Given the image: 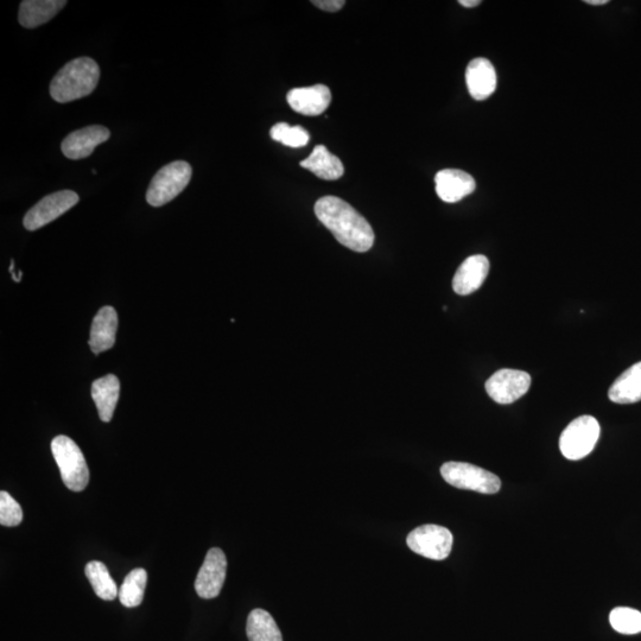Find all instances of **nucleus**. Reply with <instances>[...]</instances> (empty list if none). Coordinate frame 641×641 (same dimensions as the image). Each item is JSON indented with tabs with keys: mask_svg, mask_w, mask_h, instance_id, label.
<instances>
[{
	"mask_svg": "<svg viewBox=\"0 0 641 641\" xmlns=\"http://www.w3.org/2000/svg\"><path fill=\"white\" fill-rule=\"evenodd\" d=\"M585 3L588 4V5L596 6V5H606L609 2H608V0H586Z\"/></svg>",
	"mask_w": 641,
	"mask_h": 641,
	"instance_id": "obj_29",
	"label": "nucleus"
},
{
	"mask_svg": "<svg viewBox=\"0 0 641 641\" xmlns=\"http://www.w3.org/2000/svg\"><path fill=\"white\" fill-rule=\"evenodd\" d=\"M459 3L463 6V8H468V9L475 8V6H478L481 4L480 0H460Z\"/></svg>",
	"mask_w": 641,
	"mask_h": 641,
	"instance_id": "obj_28",
	"label": "nucleus"
},
{
	"mask_svg": "<svg viewBox=\"0 0 641 641\" xmlns=\"http://www.w3.org/2000/svg\"><path fill=\"white\" fill-rule=\"evenodd\" d=\"M110 137L111 132L105 126H87L68 135L61 144V150L69 160H82L91 156L95 148L109 141Z\"/></svg>",
	"mask_w": 641,
	"mask_h": 641,
	"instance_id": "obj_11",
	"label": "nucleus"
},
{
	"mask_svg": "<svg viewBox=\"0 0 641 641\" xmlns=\"http://www.w3.org/2000/svg\"><path fill=\"white\" fill-rule=\"evenodd\" d=\"M65 0H24L19 6V23L27 29H35L52 21L65 8Z\"/></svg>",
	"mask_w": 641,
	"mask_h": 641,
	"instance_id": "obj_17",
	"label": "nucleus"
},
{
	"mask_svg": "<svg viewBox=\"0 0 641 641\" xmlns=\"http://www.w3.org/2000/svg\"><path fill=\"white\" fill-rule=\"evenodd\" d=\"M466 84L473 99L482 101L490 98L497 88V73L492 63L481 57L469 62Z\"/></svg>",
	"mask_w": 641,
	"mask_h": 641,
	"instance_id": "obj_15",
	"label": "nucleus"
},
{
	"mask_svg": "<svg viewBox=\"0 0 641 641\" xmlns=\"http://www.w3.org/2000/svg\"><path fill=\"white\" fill-rule=\"evenodd\" d=\"M193 170L186 161H176L165 165L152 179L147 201L152 207L167 205L187 188Z\"/></svg>",
	"mask_w": 641,
	"mask_h": 641,
	"instance_id": "obj_4",
	"label": "nucleus"
},
{
	"mask_svg": "<svg viewBox=\"0 0 641 641\" xmlns=\"http://www.w3.org/2000/svg\"><path fill=\"white\" fill-rule=\"evenodd\" d=\"M436 193L447 203L459 202L474 193L477 183L473 177L459 169H444L435 176Z\"/></svg>",
	"mask_w": 641,
	"mask_h": 641,
	"instance_id": "obj_13",
	"label": "nucleus"
},
{
	"mask_svg": "<svg viewBox=\"0 0 641 641\" xmlns=\"http://www.w3.org/2000/svg\"><path fill=\"white\" fill-rule=\"evenodd\" d=\"M490 271V260L482 255L469 257L460 265L453 279L456 294L467 296L481 288Z\"/></svg>",
	"mask_w": 641,
	"mask_h": 641,
	"instance_id": "obj_14",
	"label": "nucleus"
},
{
	"mask_svg": "<svg viewBox=\"0 0 641 641\" xmlns=\"http://www.w3.org/2000/svg\"><path fill=\"white\" fill-rule=\"evenodd\" d=\"M444 480L460 490L479 492L482 494L498 493L501 481L497 475L484 468L466 462H447L441 467Z\"/></svg>",
	"mask_w": 641,
	"mask_h": 641,
	"instance_id": "obj_5",
	"label": "nucleus"
},
{
	"mask_svg": "<svg viewBox=\"0 0 641 641\" xmlns=\"http://www.w3.org/2000/svg\"><path fill=\"white\" fill-rule=\"evenodd\" d=\"M452 532L439 525H423L410 532L408 547L415 554L434 561L446 560L453 548Z\"/></svg>",
	"mask_w": 641,
	"mask_h": 641,
	"instance_id": "obj_7",
	"label": "nucleus"
},
{
	"mask_svg": "<svg viewBox=\"0 0 641 641\" xmlns=\"http://www.w3.org/2000/svg\"><path fill=\"white\" fill-rule=\"evenodd\" d=\"M288 104L303 116L316 117L325 112L332 103V93L325 85L294 88L287 95Z\"/></svg>",
	"mask_w": 641,
	"mask_h": 641,
	"instance_id": "obj_12",
	"label": "nucleus"
},
{
	"mask_svg": "<svg viewBox=\"0 0 641 641\" xmlns=\"http://www.w3.org/2000/svg\"><path fill=\"white\" fill-rule=\"evenodd\" d=\"M23 511L21 505L8 492H0V524L17 526L22 523Z\"/></svg>",
	"mask_w": 641,
	"mask_h": 641,
	"instance_id": "obj_26",
	"label": "nucleus"
},
{
	"mask_svg": "<svg viewBox=\"0 0 641 641\" xmlns=\"http://www.w3.org/2000/svg\"><path fill=\"white\" fill-rule=\"evenodd\" d=\"M600 433V424L593 416L576 418L561 435L560 449L564 458L571 461L585 459L593 452Z\"/></svg>",
	"mask_w": 641,
	"mask_h": 641,
	"instance_id": "obj_6",
	"label": "nucleus"
},
{
	"mask_svg": "<svg viewBox=\"0 0 641 641\" xmlns=\"http://www.w3.org/2000/svg\"><path fill=\"white\" fill-rule=\"evenodd\" d=\"M270 136L274 141L289 148H302L310 141L309 132L302 126H290L287 123H278L272 126Z\"/></svg>",
	"mask_w": 641,
	"mask_h": 641,
	"instance_id": "obj_24",
	"label": "nucleus"
},
{
	"mask_svg": "<svg viewBox=\"0 0 641 641\" xmlns=\"http://www.w3.org/2000/svg\"><path fill=\"white\" fill-rule=\"evenodd\" d=\"M301 167L312 171L319 179L335 181L341 179L345 173L344 164L329 152L325 145H317L312 155L301 162Z\"/></svg>",
	"mask_w": 641,
	"mask_h": 641,
	"instance_id": "obj_18",
	"label": "nucleus"
},
{
	"mask_svg": "<svg viewBox=\"0 0 641 641\" xmlns=\"http://www.w3.org/2000/svg\"><path fill=\"white\" fill-rule=\"evenodd\" d=\"M316 8L328 12H336L344 8L345 0H313L312 2Z\"/></svg>",
	"mask_w": 641,
	"mask_h": 641,
	"instance_id": "obj_27",
	"label": "nucleus"
},
{
	"mask_svg": "<svg viewBox=\"0 0 641 641\" xmlns=\"http://www.w3.org/2000/svg\"><path fill=\"white\" fill-rule=\"evenodd\" d=\"M148 573L143 568L133 569L125 577L122 587L119 588V600L125 607L133 608L142 604L145 587H147Z\"/></svg>",
	"mask_w": 641,
	"mask_h": 641,
	"instance_id": "obj_23",
	"label": "nucleus"
},
{
	"mask_svg": "<svg viewBox=\"0 0 641 641\" xmlns=\"http://www.w3.org/2000/svg\"><path fill=\"white\" fill-rule=\"evenodd\" d=\"M52 452L61 478L69 490L84 491L90 481V471L81 449L67 436H57L52 442Z\"/></svg>",
	"mask_w": 641,
	"mask_h": 641,
	"instance_id": "obj_3",
	"label": "nucleus"
},
{
	"mask_svg": "<svg viewBox=\"0 0 641 641\" xmlns=\"http://www.w3.org/2000/svg\"><path fill=\"white\" fill-rule=\"evenodd\" d=\"M608 397L613 403L633 404L641 401V361L628 368L615 380Z\"/></svg>",
	"mask_w": 641,
	"mask_h": 641,
	"instance_id": "obj_20",
	"label": "nucleus"
},
{
	"mask_svg": "<svg viewBox=\"0 0 641 641\" xmlns=\"http://www.w3.org/2000/svg\"><path fill=\"white\" fill-rule=\"evenodd\" d=\"M246 633L250 641H283L275 619L264 609H255L250 613Z\"/></svg>",
	"mask_w": 641,
	"mask_h": 641,
	"instance_id": "obj_21",
	"label": "nucleus"
},
{
	"mask_svg": "<svg viewBox=\"0 0 641 641\" xmlns=\"http://www.w3.org/2000/svg\"><path fill=\"white\" fill-rule=\"evenodd\" d=\"M85 574L98 598L105 601H113L117 598L119 594L117 583L112 579L109 569L104 563L99 561L88 563L85 568Z\"/></svg>",
	"mask_w": 641,
	"mask_h": 641,
	"instance_id": "obj_22",
	"label": "nucleus"
},
{
	"mask_svg": "<svg viewBox=\"0 0 641 641\" xmlns=\"http://www.w3.org/2000/svg\"><path fill=\"white\" fill-rule=\"evenodd\" d=\"M120 383L113 374L95 380L92 385V397L99 412L100 420L109 423L119 401Z\"/></svg>",
	"mask_w": 641,
	"mask_h": 641,
	"instance_id": "obj_19",
	"label": "nucleus"
},
{
	"mask_svg": "<svg viewBox=\"0 0 641 641\" xmlns=\"http://www.w3.org/2000/svg\"><path fill=\"white\" fill-rule=\"evenodd\" d=\"M315 214L341 245L354 252L370 251L374 244L373 228L357 209L336 196H323L315 205Z\"/></svg>",
	"mask_w": 641,
	"mask_h": 641,
	"instance_id": "obj_1",
	"label": "nucleus"
},
{
	"mask_svg": "<svg viewBox=\"0 0 641 641\" xmlns=\"http://www.w3.org/2000/svg\"><path fill=\"white\" fill-rule=\"evenodd\" d=\"M226 570L224 551L219 548L209 550L195 581V590L200 598L214 599L219 596L226 580Z\"/></svg>",
	"mask_w": 641,
	"mask_h": 641,
	"instance_id": "obj_10",
	"label": "nucleus"
},
{
	"mask_svg": "<svg viewBox=\"0 0 641 641\" xmlns=\"http://www.w3.org/2000/svg\"><path fill=\"white\" fill-rule=\"evenodd\" d=\"M118 329V314L112 307L101 308L94 317L90 347L94 354H100L109 351L116 344V334Z\"/></svg>",
	"mask_w": 641,
	"mask_h": 641,
	"instance_id": "obj_16",
	"label": "nucleus"
},
{
	"mask_svg": "<svg viewBox=\"0 0 641 641\" xmlns=\"http://www.w3.org/2000/svg\"><path fill=\"white\" fill-rule=\"evenodd\" d=\"M79 200V195L72 190H61L47 195L25 215L24 227L28 231L40 230L72 209Z\"/></svg>",
	"mask_w": 641,
	"mask_h": 641,
	"instance_id": "obj_8",
	"label": "nucleus"
},
{
	"mask_svg": "<svg viewBox=\"0 0 641 641\" xmlns=\"http://www.w3.org/2000/svg\"><path fill=\"white\" fill-rule=\"evenodd\" d=\"M100 80L98 63L90 57H79L68 62L54 76L50 95L56 103L67 104L93 93Z\"/></svg>",
	"mask_w": 641,
	"mask_h": 641,
	"instance_id": "obj_2",
	"label": "nucleus"
},
{
	"mask_svg": "<svg viewBox=\"0 0 641 641\" xmlns=\"http://www.w3.org/2000/svg\"><path fill=\"white\" fill-rule=\"evenodd\" d=\"M609 623H611L615 631L627 634V636L641 633V613L637 609L628 607L614 608L611 615H609Z\"/></svg>",
	"mask_w": 641,
	"mask_h": 641,
	"instance_id": "obj_25",
	"label": "nucleus"
},
{
	"mask_svg": "<svg viewBox=\"0 0 641 641\" xmlns=\"http://www.w3.org/2000/svg\"><path fill=\"white\" fill-rule=\"evenodd\" d=\"M529 373L504 368L495 372L486 382V391L498 404H512L522 398L531 386Z\"/></svg>",
	"mask_w": 641,
	"mask_h": 641,
	"instance_id": "obj_9",
	"label": "nucleus"
}]
</instances>
